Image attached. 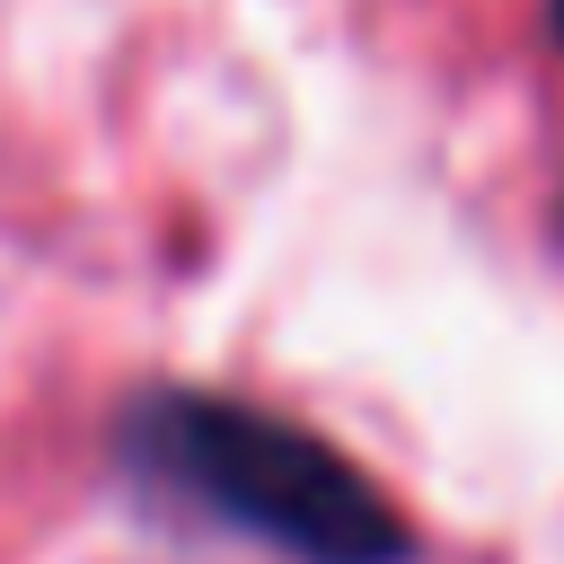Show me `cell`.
<instances>
[{
  "label": "cell",
  "mask_w": 564,
  "mask_h": 564,
  "mask_svg": "<svg viewBox=\"0 0 564 564\" xmlns=\"http://www.w3.org/2000/svg\"><path fill=\"white\" fill-rule=\"evenodd\" d=\"M546 35H555V44H564V0H546Z\"/></svg>",
  "instance_id": "obj_2"
},
{
  "label": "cell",
  "mask_w": 564,
  "mask_h": 564,
  "mask_svg": "<svg viewBox=\"0 0 564 564\" xmlns=\"http://www.w3.org/2000/svg\"><path fill=\"white\" fill-rule=\"evenodd\" d=\"M123 458L159 494L212 511L220 529H238L291 564H414L405 511L335 441H317L264 405L159 388L123 414Z\"/></svg>",
  "instance_id": "obj_1"
}]
</instances>
